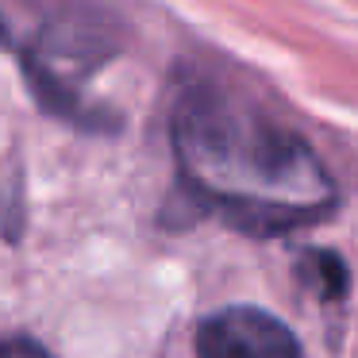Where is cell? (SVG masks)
Masks as SVG:
<instances>
[{
    "instance_id": "1",
    "label": "cell",
    "mask_w": 358,
    "mask_h": 358,
    "mask_svg": "<svg viewBox=\"0 0 358 358\" xmlns=\"http://www.w3.org/2000/svg\"><path fill=\"white\" fill-rule=\"evenodd\" d=\"M173 158L189 193L250 235L293 231L335 208V185L316 150L220 89H189L181 96Z\"/></svg>"
},
{
    "instance_id": "2",
    "label": "cell",
    "mask_w": 358,
    "mask_h": 358,
    "mask_svg": "<svg viewBox=\"0 0 358 358\" xmlns=\"http://www.w3.org/2000/svg\"><path fill=\"white\" fill-rule=\"evenodd\" d=\"M196 358H304L296 335L262 308H220L196 327Z\"/></svg>"
},
{
    "instance_id": "3",
    "label": "cell",
    "mask_w": 358,
    "mask_h": 358,
    "mask_svg": "<svg viewBox=\"0 0 358 358\" xmlns=\"http://www.w3.org/2000/svg\"><path fill=\"white\" fill-rule=\"evenodd\" d=\"M0 358H55V355L31 339H0Z\"/></svg>"
},
{
    "instance_id": "4",
    "label": "cell",
    "mask_w": 358,
    "mask_h": 358,
    "mask_svg": "<svg viewBox=\"0 0 358 358\" xmlns=\"http://www.w3.org/2000/svg\"><path fill=\"white\" fill-rule=\"evenodd\" d=\"M0 39H4V24H0Z\"/></svg>"
}]
</instances>
